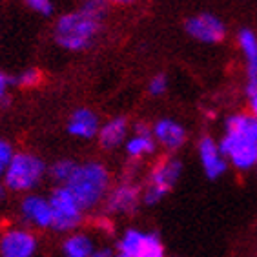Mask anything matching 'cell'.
Segmentation results:
<instances>
[{"label":"cell","instance_id":"18","mask_svg":"<svg viewBox=\"0 0 257 257\" xmlns=\"http://www.w3.org/2000/svg\"><path fill=\"white\" fill-rule=\"evenodd\" d=\"M144 241V233L139 232V230H128L124 232V235L119 241V253L126 257H135L143 246Z\"/></svg>","mask_w":257,"mask_h":257},{"label":"cell","instance_id":"14","mask_svg":"<svg viewBox=\"0 0 257 257\" xmlns=\"http://www.w3.org/2000/svg\"><path fill=\"white\" fill-rule=\"evenodd\" d=\"M239 46L246 60V88H252V86H257V37L253 35V31L242 30L239 33Z\"/></svg>","mask_w":257,"mask_h":257},{"label":"cell","instance_id":"6","mask_svg":"<svg viewBox=\"0 0 257 257\" xmlns=\"http://www.w3.org/2000/svg\"><path fill=\"white\" fill-rule=\"evenodd\" d=\"M181 172H183V164L179 163L177 159H164V161H161L152 170L150 183L143 195L144 203L148 204V206H154L159 201H163L179 181Z\"/></svg>","mask_w":257,"mask_h":257},{"label":"cell","instance_id":"1","mask_svg":"<svg viewBox=\"0 0 257 257\" xmlns=\"http://www.w3.org/2000/svg\"><path fill=\"white\" fill-rule=\"evenodd\" d=\"M221 154L237 170L257 164V119L252 113H235L226 120V132L219 143Z\"/></svg>","mask_w":257,"mask_h":257},{"label":"cell","instance_id":"17","mask_svg":"<svg viewBox=\"0 0 257 257\" xmlns=\"http://www.w3.org/2000/svg\"><path fill=\"white\" fill-rule=\"evenodd\" d=\"M93 252V241L86 233H71L62 244L64 257H91Z\"/></svg>","mask_w":257,"mask_h":257},{"label":"cell","instance_id":"24","mask_svg":"<svg viewBox=\"0 0 257 257\" xmlns=\"http://www.w3.org/2000/svg\"><path fill=\"white\" fill-rule=\"evenodd\" d=\"M166 88H168V80H166V75H163V73L155 75L154 79L150 80V84H148V91L154 95V97L163 95L164 91H166Z\"/></svg>","mask_w":257,"mask_h":257},{"label":"cell","instance_id":"21","mask_svg":"<svg viewBox=\"0 0 257 257\" xmlns=\"http://www.w3.org/2000/svg\"><path fill=\"white\" fill-rule=\"evenodd\" d=\"M40 80H42V75L37 68H30L22 71L19 77L15 79H11V84H17L20 88H35V86L39 84Z\"/></svg>","mask_w":257,"mask_h":257},{"label":"cell","instance_id":"11","mask_svg":"<svg viewBox=\"0 0 257 257\" xmlns=\"http://www.w3.org/2000/svg\"><path fill=\"white\" fill-rule=\"evenodd\" d=\"M20 213L26 223L37 228H51V206L50 199H44L40 195H28L22 199Z\"/></svg>","mask_w":257,"mask_h":257},{"label":"cell","instance_id":"29","mask_svg":"<svg viewBox=\"0 0 257 257\" xmlns=\"http://www.w3.org/2000/svg\"><path fill=\"white\" fill-rule=\"evenodd\" d=\"M137 0H106V4H119V6H128V4H135Z\"/></svg>","mask_w":257,"mask_h":257},{"label":"cell","instance_id":"4","mask_svg":"<svg viewBox=\"0 0 257 257\" xmlns=\"http://www.w3.org/2000/svg\"><path fill=\"white\" fill-rule=\"evenodd\" d=\"M46 173V164L40 157L28 152L15 154L13 161L6 170L2 183L6 190L11 192H30L35 186H39Z\"/></svg>","mask_w":257,"mask_h":257},{"label":"cell","instance_id":"19","mask_svg":"<svg viewBox=\"0 0 257 257\" xmlns=\"http://www.w3.org/2000/svg\"><path fill=\"white\" fill-rule=\"evenodd\" d=\"M135 257H164L163 242H161L157 233H144L143 246Z\"/></svg>","mask_w":257,"mask_h":257},{"label":"cell","instance_id":"5","mask_svg":"<svg viewBox=\"0 0 257 257\" xmlns=\"http://www.w3.org/2000/svg\"><path fill=\"white\" fill-rule=\"evenodd\" d=\"M51 206V228L57 232H71L84 219V210L77 203L73 193L66 186H59L50 197Z\"/></svg>","mask_w":257,"mask_h":257},{"label":"cell","instance_id":"28","mask_svg":"<svg viewBox=\"0 0 257 257\" xmlns=\"http://www.w3.org/2000/svg\"><path fill=\"white\" fill-rule=\"evenodd\" d=\"M91 257H113V255H111V250L102 248V250H95V252L91 253Z\"/></svg>","mask_w":257,"mask_h":257},{"label":"cell","instance_id":"8","mask_svg":"<svg viewBox=\"0 0 257 257\" xmlns=\"http://www.w3.org/2000/svg\"><path fill=\"white\" fill-rule=\"evenodd\" d=\"M37 239L30 230L11 228L0 235V257H33Z\"/></svg>","mask_w":257,"mask_h":257},{"label":"cell","instance_id":"23","mask_svg":"<svg viewBox=\"0 0 257 257\" xmlns=\"http://www.w3.org/2000/svg\"><path fill=\"white\" fill-rule=\"evenodd\" d=\"M82 11L95 17V19L102 20L104 13H106V0H86L84 6H82Z\"/></svg>","mask_w":257,"mask_h":257},{"label":"cell","instance_id":"31","mask_svg":"<svg viewBox=\"0 0 257 257\" xmlns=\"http://www.w3.org/2000/svg\"><path fill=\"white\" fill-rule=\"evenodd\" d=\"M113 257H126V255H122V253H117V255H113Z\"/></svg>","mask_w":257,"mask_h":257},{"label":"cell","instance_id":"30","mask_svg":"<svg viewBox=\"0 0 257 257\" xmlns=\"http://www.w3.org/2000/svg\"><path fill=\"white\" fill-rule=\"evenodd\" d=\"M4 195H6V186H4V183H2V179H0V201L4 199Z\"/></svg>","mask_w":257,"mask_h":257},{"label":"cell","instance_id":"2","mask_svg":"<svg viewBox=\"0 0 257 257\" xmlns=\"http://www.w3.org/2000/svg\"><path fill=\"white\" fill-rule=\"evenodd\" d=\"M73 193L82 210H91L108 195L109 173L100 163L77 164L73 175L64 184Z\"/></svg>","mask_w":257,"mask_h":257},{"label":"cell","instance_id":"15","mask_svg":"<svg viewBox=\"0 0 257 257\" xmlns=\"http://www.w3.org/2000/svg\"><path fill=\"white\" fill-rule=\"evenodd\" d=\"M126 152L134 159H141L155 152V139L152 135V130L146 124L135 126V135L126 143Z\"/></svg>","mask_w":257,"mask_h":257},{"label":"cell","instance_id":"25","mask_svg":"<svg viewBox=\"0 0 257 257\" xmlns=\"http://www.w3.org/2000/svg\"><path fill=\"white\" fill-rule=\"evenodd\" d=\"M26 4L30 6L31 10H35L37 13L40 15H51L53 13V4H51L50 0H24Z\"/></svg>","mask_w":257,"mask_h":257},{"label":"cell","instance_id":"7","mask_svg":"<svg viewBox=\"0 0 257 257\" xmlns=\"http://www.w3.org/2000/svg\"><path fill=\"white\" fill-rule=\"evenodd\" d=\"M186 33L204 44H217L224 39L226 28L223 20L210 13H201L186 20Z\"/></svg>","mask_w":257,"mask_h":257},{"label":"cell","instance_id":"3","mask_svg":"<svg viewBox=\"0 0 257 257\" xmlns=\"http://www.w3.org/2000/svg\"><path fill=\"white\" fill-rule=\"evenodd\" d=\"M100 31V20L84 11L62 15L55 24V40L60 48L69 51H82L93 44Z\"/></svg>","mask_w":257,"mask_h":257},{"label":"cell","instance_id":"12","mask_svg":"<svg viewBox=\"0 0 257 257\" xmlns=\"http://www.w3.org/2000/svg\"><path fill=\"white\" fill-rule=\"evenodd\" d=\"M152 135H154L155 143H159L170 152L179 150L186 143V130L172 119L157 120L154 124V128H152Z\"/></svg>","mask_w":257,"mask_h":257},{"label":"cell","instance_id":"26","mask_svg":"<svg viewBox=\"0 0 257 257\" xmlns=\"http://www.w3.org/2000/svg\"><path fill=\"white\" fill-rule=\"evenodd\" d=\"M246 95H248V102H250V111L257 119V86L252 88H246Z\"/></svg>","mask_w":257,"mask_h":257},{"label":"cell","instance_id":"27","mask_svg":"<svg viewBox=\"0 0 257 257\" xmlns=\"http://www.w3.org/2000/svg\"><path fill=\"white\" fill-rule=\"evenodd\" d=\"M10 84H11V79L8 77V75H4L2 71H0V100L6 99V91H8Z\"/></svg>","mask_w":257,"mask_h":257},{"label":"cell","instance_id":"16","mask_svg":"<svg viewBox=\"0 0 257 257\" xmlns=\"http://www.w3.org/2000/svg\"><path fill=\"white\" fill-rule=\"evenodd\" d=\"M126 135H128V120L124 117H115L99 130V143L102 148L113 150L124 143Z\"/></svg>","mask_w":257,"mask_h":257},{"label":"cell","instance_id":"20","mask_svg":"<svg viewBox=\"0 0 257 257\" xmlns=\"http://www.w3.org/2000/svg\"><path fill=\"white\" fill-rule=\"evenodd\" d=\"M75 168H77V163L69 161V159H62V161H57V163L51 166L50 173H51V177H53V181H57L60 186H64L69 181V177L73 175Z\"/></svg>","mask_w":257,"mask_h":257},{"label":"cell","instance_id":"10","mask_svg":"<svg viewBox=\"0 0 257 257\" xmlns=\"http://www.w3.org/2000/svg\"><path fill=\"white\" fill-rule=\"evenodd\" d=\"M141 190L135 184L122 183L117 188H113L109 192V195H106V210L111 213H130L135 212L141 203Z\"/></svg>","mask_w":257,"mask_h":257},{"label":"cell","instance_id":"22","mask_svg":"<svg viewBox=\"0 0 257 257\" xmlns=\"http://www.w3.org/2000/svg\"><path fill=\"white\" fill-rule=\"evenodd\" d=\"M15 157V152H13V146H11L8 141L0 139V179L4 177L6 170L10 166V163Z\"/></svg>","mask_w":257,"mask_h":257},{"label":"cell","instance_id":"13","mask_svg":"<svg viewBox=\"0 0 257 257\" xmlns=\"http://www.w3.org/2000/svg\"><path fill=\"white\" fill-rule=\"evenodd\" d=\"M99 117L88 108L75 109L68 120V132L73 137L79 139H91L99 135Z\"/></svg>","mask_w":257,"mask_h":257},{"label":"cell","instance_id":"9","mask_svg":"<svg viewBox=\"0 0 257 257\" xmlns=\"http://www.w3.org/2000/svg\"><path fill=\"white\" fill-rule=\"evenodd\" d=\"M199 159L208 179L221 177L228 168V161L221 154L219 144L212 137H203L199 141Z\"/></svg>","mask_w":257,"mask_h":257}]
</instances>
